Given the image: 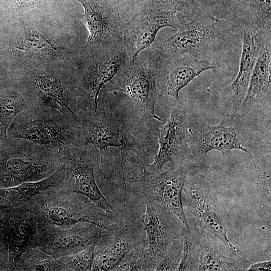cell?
Segmentation results:
<instances>
[{
  "label": "cell",
  "mask_w": 271,
  "mask_h": 271,
  "mask_svg": "<svg viewBox=\"0 0 271 271\" xmlns=\"http://www.w3.org/2000/svg\"><path fill=\"white\" fill-rule=\"evenodd\" d=\"M143 1L145 0H107L121 19L133 13Z\"/></svg>",
  "instance_id": "d6a6232c"
},
{
  "label": "cell",
  "mask_w": 271,
  "mask_h": 271,
  "mask_svg": "<svg viewBox=\"0 0 271 271\" xmlns=\"http://www.w3.org/2000/svg\"><path fill=\"white\" fill-rule=\"evenodd\" d=\"M14 270H56V258L36 247L26 250L16 262Z\"/></svg>",
  "instance_id": "83f0119b"
},
{
  "label": "cell",
  "mask_w": 271,
  "mask_h": 271,
  "mask_svg": "<svg viewBox=\"0 0 271 271\" xmlns=\"http://www.w3.org/2000/svg\"><path fill=\"white\" fill-rule=\"evenodd\" d=\"M53 0H6L9 7L17 13H23L34 8H44Z\"/></svg>",
  "instance_id": "1f68e13d"
},
{
  "label": "cell",
  "mask_w": 271,
  "mask_h": 271,
  "mask_svg": "<svg viewBox=\"0 0 271 271\" xmlns=\"http://www.w3.org/2000/svg\"><path fill=\"white\" fill-rule=\"evenodd\" d=\"M27 79L29 83L24 87L28 88L20 93L28 107L55 108L66 116L79 118L69 106L70 98L65 93L67 90L72 93L71 81L56 73H34Z\"/></svg>",
  "instance_id": "e0dca14e"
},
{
  "label": "cell",
  "mask_w": 271,
  "mask_h": 271,
  "mask_svg": "<svg viewBox=\"0 0 271 271\" xmlns=\"http://www.w3.org/2000/svg\"><path fill=\"white\" fill-rule=\"evenodd\" d=\"M145 199L146 210L142 219L147 244L145 251L151 270H155L173 240L181 235L186 227L169 209Z\"/></svg>",
  "instance_id": "5bb4252c"
},
{
  "label": "cell",
  "mask_w": 271,
  "mask_h": 271,
  "mask_svg": "<svg viewBox=\"0 0 271 271\" xmlns=\"http://www.w3.org/2000/svg\"><path fill=\"white\" fill-rule=\"evenodd\" d=\"M31 201L37 223L65 227L89 223L104 229L116 223L112 213L105 212L86 197L63 189L49 188Z\"/></svg>",
  "instance_id": "277c9868"
},
{
  "label": "cell",
  "mask_w": 271,
  "mask_h": 271,
  "mask_svg": "<svg viewBox=\"0 0 271 271\" xmlns=\"http://www.w3.org/2000/svg\"><path fill=\"white\" fill-rule=\"evenodd\" d=\"M192 17L189 22L181 23L174 35L154 42L160 56L189 55L200 58L216 37L236 30L232 20L207 12L198 11Z\"/></svg>",
  "instance_id": "52a82bcc"
},
{
  "label": "cell",
  "mask_w": 271,
  "mask_h": 271,
  "mask_svg": "<svg viewBox=\"0 0 271 271\" xmlns=\"http://www.w3.org/2000/svg\"><path fill=\"white\" fill-rule=\"evenodd\" d=\"M28 105L21 94L14 89L0 93V139H7L6 132L11 123Z\"/></svg>",
  "instance_id": "4316f807"
},
{
  "label": "cell",
  "mask_w": 271,
  "mask_h": 271,
  "mask_svg": "<svg viewBox=\"0 0 271 271\" xmlns=\"http://www.w3.org/2000/svg\"><path fill=\"white\" fill-rule=\"evenodd\" d=\"M133 13L129 21L119 26L130 61L153 43L161 29L178 30L181 24L177 14L158 9L150 0L142 1Z\"/></svg>",
  "instance_id": "30bf717a"
},
{
  "label": "cell",
  "mask_w": 271,
  "mask_h": 271,
  "mask_svg": "<svg viewBox=\"0 0 271 271\" xmlns=\"http://www.w3.org/2000/svg\"><path fill=\"white\" fill-rule=\"evenodd\" d=\"M104 230L89 223L65 227L37 223L35 246L56 259L79 252L94 244Z\"/></svg>",
  "instance_id": "9a60e30c"
},
{
  "label": "cell",
  "mask_w": 271,
  "mask_h": 271,
  "mask_svg": "<svg viewBox=\"0 0 271 271\" xmlns=\"http://www.w3.org/2000/svg\"><path fill=\"white\" fill-rule=\"evenodd\" d=\"M14 48L50 57H56L60 53L59 48L49 38L29 26L21 27Z\"/></svg>",
  "instance_id": "484cf974"
},
{
  "label": "cell",
  "mask_w": 271,
  "mask_h": 271,
  "mask_svg": "<svg viewBox=\"0 0 271 271\" xmlns=\"http://www.w3.org/2000/svg\"><path fill=\"white\" fill-rule=\"evenodd\" d=\"M270 32L259 30L250 24L240 25L242 46L238 72L234 81L219 91L221 105L232 117L237 118L262 48L271 42Z\"/></svg>",
  "instance_id": "8fae6325"
},
{
  "label": "cell",
  "mask_w": 271,
  "mask_h": 271,
  "mask_svg": "<svg viewBox=\"0 0 271 271\" xmlns=\"http://www.w3.org/2000/svg\"><path fill=\"white\" fill-rule=\"evenodd\" d=\"M189 146L192 160L203 161L208 153L217 150L223 154L232 150H239L247 154L256 167L252 152L241 145L234 127H226L223 122L210 125L199 118L189 119Z\"/></svg>",
  "instance_id": "2e32d148"
},
{
  "label": "cell",
  "mask_w": 271,
  "mask_h": 271,
  "mask_svg": "<svg viewBox=\"0 0 271 271\" xmlns=\"http://www.w3.org/2000/svg\"><path fill=\"white\" fill-rule=\"evenodd\" d=\"M271 43L261 49L253 69L247 90L237 118L270 103Z\"/></svg>",
  "instance_id": "44dd1931"
},
{
  "label": "cell",
  "mask_w": 271,
  "mask_h": 271,
  "mask_svg": "<svg viewBox=\"0 0 271 271\" xmlns=\"http://www.w3.org/2000/svg\"><path fill=\"white\" fill-rule=\"evenodd\" d=\"M215 67V64L209 60L191 56L171 57L160 56L156 76L157 87L161 95L171 96L178 101L179 93L182 88L204 71Z\"/></svg>",
  "instance_id": "ac0fdd59"
},
{
  "label": "cell",
  "mask_w": 271,
  "mask_h": 271,
  "mask_svg": "<svg viewBox=\"0 0 271 271\" xmlns=\"http://www.w3.org/2000/svg\"><path fill=\"white\" fill-rule=\"evenodd\" d=\"M3 217L10 244L9 268L14 269L23 252L35 247L37 216L30 199L6 211Z\"/></svg>",
  "instance_id": "d6986e66"
},
{
  "label": "cell",
  "mask_w": 271,
  "mask_h": 271,
  "mask_svg": "<svg viewBox=\"0 0 271 271\" xmlns=\"http://www.w3.org/2000/svg\"><path fill=\"white\" fill-rule=\"evenodd\" d=\"M94 244L75 254L56 259V270H91L93 259Z\"/></svg>",
  "instance_id": "f1b7e54d"
},
{
  "label": "cell",
  "mask_w": 271,
  "mask_h": 271,
  "mask_svg": "<svg viewBox=\"0 0 271 271\" xmlns=\"http://www.w3.org/2000/svg\"><path fill=\"white\" fill-rule=\"evenodd\" d=\"M198 239L196 270H247L251 264L241 251L229 257L224 255L218 249L217 238L199 227Z\"/></svg>",
  "instance_id": "7402d4cb"
},
{
  "label": "cell",
  "mask_w": 271,
  "mask_h": 271,
  "mask_svg": "<svg viewBox=\"0 0 271 271\" xmlns=\"http://www.w3.org/2000/svg\"><path fill=\"white\" fill-rule=\"evenodd\" d=\"M77 114L80 119L85 142L99 151L103 173L102 152L108 147L117 148L121 153L126 151L133 152L146 164H148L149 157L145 147L130 133L119 117L106 111Z\"/></svg>",
  "instance_id": "9c48e42d"
},
{
  "label": "cell",
  "mask_w": 271,
  "mask_h": 271,
  "mask_svg": "<svg viewBox=\"0 0 271 271\" xmlns=\"http://www.w3.org/2000/svg\"><path fill=\"white\" fill-rule=\"evenodd\" d=\"M159 59L158 50L153 43L124 64L104 87L108 92L121 91L127 94L136 113L143 119L164 121L155 111L161 96L156 85Z\"/></svg>",
  "instance_id": "3957f363"
},
{
  "label": "cell",
  "mask_w": 271,
  "mask_h": 271,
  "mask_svg": "<svg viewBox=\"0 0 271 271\" xmlns=\"http://www.w3.org/2000/svg\"><path fill=\"white\" fill-rule=\"evenodd\" d=\"M11 123L12 138L24 139L57 149L86 143L80 119L66 116L55 108L28 107Z\"/></svg>",
  "instance_id": "7a4b0ae2"
},
{
  "label": "cell",
  "mask_w": 271,
  "mask_h": 271,
  "mask_svg": "<svg viewBox=\"0 0 271 271\" xmlns=\"http://www.w3.org/2000/svg\"><path fill=\"white\" fill-rule=\"evenodd\" d=\"M66 168L63 189L81 194L108 213L114 209L100 191L96 182L94 169L100 155L91 144L65 147L60 149Z\"/></svg>",
  "instance_id": "ba28073f"
},
{
  "label": "cell",
  "mask_w": 271,
  "mask_h": 271,
  "mask_svg": "<svg viewBox=\"0 0 271 271\" xmlns=\"http://www.w3.org/2000/svg\"><path fill=\"white\" fill-rule=\"evenodd\" d=\"M159 149L151 164H146L154 172L162 171L167 162L178 166L184 161L192 159L189 146L188 116L186 104L179 100L172 107L165 124L159 125Z\"/></svg>",
  "instance_id": "4fadbf2b"
},
{
  "label": "cell",
  "mask_w": 271,
  "mask_h": 271,
  "mask_svg": "<svg viewBox=\"0 0 271 271\" xmlns=\"http://www.w3.org/2000/svg\"><path fill=\"white\" fill-rule=\"evenodd\" d=\"M182 202L189 227H198L213 234L231 255L240 251L228 238V229L213 185L196 165H191L187 172Z\"/></svg>",
  "instance_id": "8992f818"
},
{
  "label": "cell",
  "mask_w": 271,
  "mask_h": 271,
  "mask_svg": "<svg viewBox=\"0 0 271 271\" xmlns=\"http://www.w3.org/2000/svg\"><path fill=\"white\" fill-rule=\"evenodd\" d=\"M72 80L76 113H98L102 89L130 61L122 40L108 44L85 45Z\"/></svg>",
  "instance_id": "6da1fadb"
},
{
  "label": "cell",
  "mask_w": 271,
  "mask_h": 271,
  "mask_svg": "<svg viewBox=\"0 0 271 271\" xmlns=\"http://www.w3.org/2000/svg\"><path fill=\"white\" fill-rule=\"evenodd\" d=\"M154 5L162 10L193 17L198 11L195 0H150Z\"/></svg>",
  "instance_id": "f546056e"
},
{
  "label": "cell",
  "mask_w": 271,
  "mask_h": 271,
  "mask_svg": "<svg viewBox=\"0 0 271 271\" xmlns=\"http://www.w3.org/2000/svg\"><path fill=\"white\" fill-rule=\"evenodd\" d=\"M183 243L182 234L175 238L155 270H176L181 259Z\"/></svg>",
  "instance_id": "4dcf8cb0"
},
{
  "label": "cell",
  "mask_w": 271,
  "mask_h": 271,
  "mask_svg": "<svg viewBox=\"0 0 271 271\" xmlns=\"http://www.w3.org/2000/svg\"><path fill=\"white\" fill-rule=\"evenodd\" d=\"M191 166H170L165 171L154 172L146 166L136 178L145 198L152 199L173 212L189 229L182 202L183 187Z\"/></svg>",
  "instance_id": "7c38bea8"
},
{
  "label": "cell",
  "mask_w": 271,
  "mask_h": 271,
  "mask_svg": "<svg viewBox=\"0 0 271 271\" xmlns=\"http://www.w3.org/2000/svg\"><path fill=\"white\" fill-rule=\"evenodd\" d=\"M270 260L261 261L250 264L247 270L249 271H262L270 270Z\"/></svg>",
  "instance_id": "836d02e7"
},
{
  "label": "cell",
  "mask_w": 271,
  "mask_h": 271,
  "mask_svg": "<svg viewBox=\"0 0 271 271\" xmlns=\"http://www.w3.org/2000/svg\"><path fill=\"white\" fill-rule=\"evenodd\" d=\"M235 3L241 24L271 32V0H235Z\"/></svg>",
  "instance_id": "d4e9b609"
},
{
  "label": "cell",
  "mask_w": 271,
  "mask_h": 271,
  "mask_svg": "<svg viewBox=\"0 0 271 271\" xmlns=\"http://www.w3.org/2000/svg\"><path fill=\"white\" fill-rule=\"evenodd\" d=\"M0 156V182L14 186L43 180L62 164L60 149L13 138Z\"/></svg>",
  "instance_id": "5b68a950"
},
{
  "label": "cell",
  "mask_w": 271,
  "mask_h": 271,
  "mask_svg": "<svg viewBox=\"0 0 271 271\" xmlns=\"http://www.w3.org/2000/svg\"><path fill=\"white\" fill-rule=\"evenodd\" d=\"M104 229L100 239L94 244L91 270H116L136 248L127 234L115 233Z\"/></svg>",
  "instance_id": "603a6c76"
},
{
  "label": "cell",
  "mask_w": 271,
  "mask_h": 271,
  "mask_svg": "<svg viewBox=\"0 0 271 271\" xmlns=\"http://www.w3.org/2000/svg\"><path fill=\"white\" fill-rule=\"evenodd\" d=\"M66 178V168L63 164L49 177L36 182H24L0 189V206L14 207L43 193L49 188H62Z\"/></svg>",
  "instance_id": "cb8c5ba5"
},
{
  "label": "cell",
  "mask_w": 271,
  "mask_h": 271,
  "mask_svg": "<svg viewBox=\"0 0 271 271\" xmlns=\"http://www.w3.org/2000/svg\"><path fill=\"white\" fill-rule=\"evenodd\" d=\"M84 8L79 16L89 36L86 45L108 44L122 40L121 19L107 0H78Z\"/></svg>",
  "instance_id": "ffe728a7"
}]
</instances>
